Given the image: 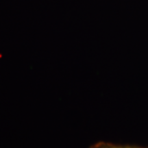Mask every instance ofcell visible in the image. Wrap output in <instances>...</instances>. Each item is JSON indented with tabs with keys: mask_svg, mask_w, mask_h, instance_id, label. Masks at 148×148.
Returning a JSON list of instances; mask_svg holds the SVG:
<instances>
[{
	"mask_svg": "<svg viewBox=\"0 0 148 148\" xmlns=\"http://www.w3.org/2000/svg\"><path fill=\"white\" fill-rule=\"evenodd\" d=\"M88 148H148V147L136 145H123V144H116L109 143V142L99 141L92 144Z\"/></svg>",
	"mask_w": 148,
	"mask_h": 148,
	"instance_id": "6da1fadb",
	"label": "cell"
}]
</instances>
